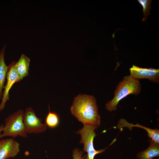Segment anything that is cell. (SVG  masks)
<instances>
[{"label": "cell", "mask_w": 159, "mask_h": 159, "mask_svg": "<svg viewBox=\"0 0 159 159\" xmlns=\"http://www.w3.org/2000/svg\"><path fill=\"white\" fill-rule=\"evenodd\" d=\"M70 111L84 125L99 127L100 117L96 98L92 95L80 94L75 97Z\"/></svg>", "instance_id": "6da1fadb"}, {"label": "cell", "mask_w": 159, "mask_h": 159, "mask_svg": "<svg viewBox=\"0 0 159 159\" xmlns=\"http://www.w3.org/2000/svg\"><path fill=\"white\" fill-rule=\"evenodd\" d=\"M141 89L139 81L133 79L130 75L125 76L117 86L114 97L106 104V109L109 112L116 110L121 100L130 94L139 95Z\"/></svg>", "instance_id": "7a4b0ae2"}, {"label": "cell", "mask_w": 159, "mask_h": 159, "mask_svg": "<svg viewBox=\"0 0 159 159\" xmlns=\"http://www.w3.org/2000/svg\"><path fill=\"white\" fill-rule=\"evenodd\" d=\"M24 113L22 110H19L6 118L1 138L6 137L15 138L18 136L27 137L23 121Z\"/></svg>", "instance_id": "3957f363"}, {"label": "cell", "mask_w": 159, "mask_h": 159, "mask_svg": "<svg viewBox=\"0 0 159 159\" xmlns=\"http://www.w3.org/2000/svg\"><path fill=\"white\" fill-rule=\"evenodd\" d=\"M97 127L93 126L84 125L83 128L76 132L80 135V144H83V150L87 154V159H94L95 156L97 154L104 152L106 148L99 150H96L93 145V140L96 136L95 130Z\"/></svg>", "instance_id": "277c9868"}, {"label": "cell", "mask_w": 159, "mask_h": 159, "mask_svg": "<svg viewBox=\"0 0 159 159\" xmlns=\"http://www.w3.org/2000/svg\"><path fill=\"white\" fill-rule=\"evenodd\" d=\"M23 121L28 134L42 133L47 129L46 124L42 123V120L37 116L31 107L27 108L24 112Z\"/></svg>", "instance_id": "5b68a950"}, {"label": "cell", "mask_w": 159, "mask_h": 159, "mask_svg": "<svg viewBox=\"0 0 159 159\" xmlns=\"http://www.w3.org/2000/svg\"><path fill=\"white\" fill-rule=\"evenodd\" d=\"M16 62L13 61L8 66L6 76L7 82L4 87V90L0 104V111L4 109L6 102L9 99V91L12 86L21 80L16 68Z\"/></svg>", "instance_id": "8992f818"}, {"label": "cell", "mask_w": 159, "mask_h": 159, "mask_svg": "<svg viewBox=\"0 0 159 159\" xmlns=\"http://www.w3.org/2000/svg\"><path fill=\"white\" fill-rule=\"evenodd\" d=\"M130 77L133 79L139 81L145 79L159 83V69L153 68H143L133 65L130 69Z\"/></svg>", "instance_id": "52a82bcc"}, {"label": "cell", "mask_w": 159, "mask_h": 159, "mask_svg": "<svg viewBox=\"0 0 159 159\" xmlns=\"http://www.w3.org/2000/svg\"><path fill=\"white\" fill-rule=\"evenodd\" d=\"M20 150L19 143L10 138L0 140V159H8L16 156Z\"/></svg>", "instance_id": "ba28073f"}, {"label": "cell", "mask_w": 159, "mask_h": 159, "mask_svg": "<svg viewBox=\"0 0 159 159\" xmlns=\"http://www.w3.org/2000/svg\"><path fill=\"white\" fill-rule=\"evenodd\" d=\"M149 146L145 150L138 153L137 159H153L159 156V144L150 139Z\"/></svg>", "instance_id": "9c48e42d"}, {"label": "cell", "mask_w": 159, "mask_h": 159, "mask_svg": "<svg viewBox=\"0 0 159 159\" xmlns=\"http://www.w3.org/2000/svg\"><path fill=\"white\" fill-rule=\"evenodd\" d=\"M30 61L29 57L22 54L18 61L16 62V68L21 80L29 75Z\"/></svg>", "instance_id": "30bf717a"}, {"label": "cell", "mask_w": 159, "mask_h": 159, "mask_svg": "<svg viewBox=\"0 0 159 159\" xmlns=\"http://www.w3.org/2000/svg\"><path fill=\"white\" fill-rule=\"evenodd\" d=\"M6 46H4L0 53V99L2 97V90L6 78L8 66L5 64L4 56Z\"/></svg>", "instance_id": "8fae6325"}, {"label": "cell", "mask_w": 159, "mask_h": 159, "mask_svg": "<svg viewBox=\"0 0 159 159\" xmlns=\"http://www.w3.org/2000/svg\"><path fill=\"white\" fill-rule=\"evenodd\" d=\"M49 112L45 119V124L47 127L53 129L57 127L59 125L60 119L59 115L56 113L51 112L49 106Z\"/></svg>", "instance_id": "7c38bea8"}, {"label": "cell", "mask_w": 159, "mask_h": 159, "mask_svg": "<svg viewBox=\"0 0 159 159\" xmlns=\"http://www.w3.org/2000/svg\"><path fill=\"white\" fill-rule=\"evenodd\" d=\"M125 125H130L131 127H135L142 128L145 130L150 139L154 142L159 144V130L157 129H153L140 125L138 123L134 125L127 123Z\"/></svg>", "instance_id": "4fadbf2b"}, {"label": "cell", "mask_w": 159, "mask_h": 159, "mask_svg": "<svg viewBox=\"0 0 159 159\" xmlns=\"http://www.w3.org/2000/svg\"><path fill=\"white\" fill-rule=\"evenodd\" d=\"M138 1L141 4L143 7V18L142 22L146 20L147 16L150 13L151 9V5L152 0H138Z\"/></svg>", "instance_id": "5bb4252c"}, {"label": "cell", "mask_w": 159, "mask_h": 159, "mask_svg": "<svg viewBox=\"0 0 159 159\" xmlns=\"http://www.w3.org/2000/svg\"><path fill=\"white\" fill-rule=\"evenodd\" d=\"M83 154V152L77 149H74L72 152L73 159H80Z\"/></svg>", "instance_id": "9a60e30c"}, {"label": "cell", "mask_w": 159, "mask_h": 159, "mask_svg": "<svg viewBox=\"0 0 159 159\" xmlns=\"http://www.w3.org/2000/svg\"><path fill=\"white\" fill-rule=\"evenodd\" d=\"M4 126V125H3L2 124L0 125V138H1V136L3 130Z\"/></svg>", "instance_id": "2e32d148"}, {"label": "cell", "mask_w": 159, "mask_h": 159, "mask_svg": "<svg viewBox=\"0 0 159 159\" xmlns=\"http://www.w3.org/2000/svg\"><path fill=\"white\" fill-rule=\"evenodd\" d=\"M80 159H87V155H85L83 157H82Z\"/></svg>", "instance_id": "e0dca14e"}, {"label": "cell", "mask_w": 159, "mask_h": 159, "mask_svg": "<svg viewBox=\"0 0 159 159\" xmlns=\"http://www.w3.org/2000/svg\"><path fill=\"white\" fill-rule=\"evenodd\" d=\"M157 159H159V158Z\"/></svg>", "instance_id": "ac0fdd59"}]
</instances>
